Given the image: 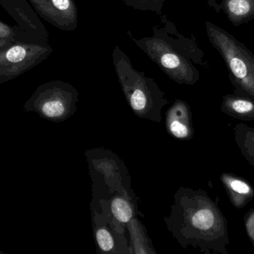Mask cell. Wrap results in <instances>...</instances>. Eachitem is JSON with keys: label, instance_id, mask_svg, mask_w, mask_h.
I'll list each match as a JSON object with an SVG mask.
<instances>
[{"label": "cell", "instance_id": "6da1fadb", "mask_svg": "<svg viewBox=\"0 0 254 254\" xmlns=\"http://www.w3.org/2000/svg\"><path fill=\"white\" fill-rule=\"evenodd\" d=\"M136 46L143 51L172 80L179 85H194L198 73L192 65V41L179 32L176 25L164 14L152 28V35L137 39L128 32Z\"/></svg>", "mask_w": 254, "mask_h": 254}, {"label": "cell", "instance_id": "7a4b0ae2", "mask_svg": "<svg viewBox=\"0 0 254 254\" xmlns=\"http://www.w3.org/2000/svg\"><path fill=\"white\" fill-rule=\"evenodd\" d=\"M169 232L184 249L201 246L216 225V215L198 191L181 187L174 195L170 213L164 219Z\"/></svg>", "mask_w": 254, "mask_h": 254}, {"label": "cell", "instance_id": "3957f363", "mask_svg": "<svg viewBox=\"0 0 254 254\" xmlns=\"http://www.w3.org/2000/svg\"><path fill=\"white\" fill-rule=\"evenodd\" d=\"M113 62L122 92L133 113L140 119L161 123L163 109L169 104L165 92L153 79L134 68L119 46L113 49Z\"/></svg>", "mask_w": 254, "mask_h": 254}, {"label": "cell", "instance_id": "277c9868", "mask_svg": "<svg viewBox=\"0 0 254 254\" xmlns=\"http://www.w3.org/2000/svg\"><path fill=\"white\" fill-rule=\"evenodd\" d=\"M79 92L71 84L61 80L40 85L23 105L24 111L37 113L52 122H64L77 111Z\"/></svg>", "mask_w": 254, "mask_h": 254}, {"label": "cell", "instance_id": "5b68a950", "mask_svg": "<svg viewBox=\"0 0 254 254\" xmlns=\"http://www.w3.org/2000/svg\"><path fill=\"white\" fill-rule=\"evenodd\" d=\"M92 179L93 197L97 201L103 200L106 194L111 196L123 187L130 186L129 176L125 164L116 155L103 149H93L86 153Z\"/></svg>", "mask_w": 254, "mask_h": 254}, {"label": "cell", "instance_id": "8992f818", "mask_svg": "<svg viewBox=\"0 0 254 254\" xmlns=\"http://www.w3.org/2000/svg\"><path fill=\"white\" fill-rule=\"evenodd\" d=\"M212 44L220 52L240 85L254 95V57L233 36L210 22H206Z\"/></svg>", "mask_w": 254, "mask_h": 254}, {"label": "cell", "instance_id": "52a82bcc", "mask_svg": "<svg viewBox=\"0 0 254 254\" xmlns=\"http://www.w3.org/2000/svg\"><path fill=\"white\" fill-rule=\"evenodd\" d=\"M53 52L50 44L14 43L0 49V85L37 67Z\"/></svg>", "mask_w": 254, "mask_h": 254}, {"label": "cell", "instance_id": "ba28073f", "mask_svg": "<svg viewBox=\"0 0 254 254\" xmlns=\"http://www.w3.org/2000/svg\"><path fill=\"white\" fill-rule=\"evenodd\" d=\"M92 207V228L97 248L101 253L131 254L130 243L125 236V225L116 221L107 202Z\"/></svg>", "mask_w": 254, "mask_h": 254}, {"label": "cell", "instance_id": "9c48e42d", "mask_svg": "<svg viewBox=\"0 0 254 254\" xmlns=\"http://www.w3.org/2000/svg\"><path fill=\"white\" fill-rule=\"evenodd\" d=\"M0 5L13 18L17 43L49 44V33L38 13L26 0H0Z\"/></svg>", "mask_w": 254, "mask_h": 254}, {"label": "cell", "instance_id": "30bf717a", "mask_svg": "<svg viewBox=\"0 0 254 254\" xmlns=\"http://www.w3.org/2000/svg\"><path fill=\"white\" fill-rule=\"evenodd\" d=\"M39 16L65 31H73L78 25V11L74 0H28Z\"/></svg>", "mask_w": 254, "mask_h": 254}, {"label": "cell", "instance_id": "8fae6325", "mask_svg": "<svg viewBox=\"0 0 254 254\" xmlns=\"http://www.w3.org/2000/svg\"><path fill=\"white\" fill-rule=\"evenodd\" d=\"M166 129L171 137L188 140L193 136L192 116L188 103L177 99L166 113Z\"/></svg>", "mask_w": 254, "mask_h": 254}, {"label": "cell", "instance_id": "7c38bea8", "mask_svg": "<svg viewBox=\"0 0 254 254\" xmlns=\"http://www.w3.org/2000/svg\"><path fill=\"white\" fill-rule=\"evenodd\" d=\"M107 203L112 216L122 225H127L137 216V201L134 200V194L130 189V186L122 188L115 192Z\"/></svg>", "mask_w": 254, "mask_h": 254}, {"label": "cell", "instance_id": "4fadbf2b", "mask_svg": "<svg viewBox=\"0 0 254 254\" xmlns=\"http://www.w3.org/2000/svg\"><path fill=\"white\" fill-rule=\"evenodd\" d=\"M127 227L129 233L131 254H155L146 228L137 218L130 220Z\"/></svg>", "mask_w": 254, "mask_h": 254}, {"label": "cell", "instance_id": "5bb4252c", "mask_svg": "<svg viewBox=\"0 0 254 254\" xmlns=\"http://www.w3.org/2000/svg\"><path fill=\"white\" fill-rule=\"evenodd\" d=\"M128 7L142 11H152L163 14V7L167 0H119Z\"/></svg>", "mask_w": 254, "mask_h": 254}, {"label": "cell", "instance_id": "9a60e30c", "mask_svg": "<svg viewBox=\"0 0 254 254\" xmlns=\"http://www.w3.org/2000/svg\"><path fill=\"white\" fill-rule=\"evenodd\" d=\"M229 107L234 113L243 116H254V104L245 99H233L230 101Z\"/></svg>", "mask_w": 254, "mask_h": 254}, {"label": "cell", "instance_id": "2e32d148", "mask_svg": "<svg viewBox=\"0 0 254 254\" xmlns=\"http://www.w3.org/2000/svg\"><path fill=\"white\" fill-rule=\"evenodd\" d=\"M230 13L237 16L248 14L251 10V4L248 0H230L228 4Z\"/></svg>", "mask_w": 254, "mask_h": 254}, {"label": "cell", "instance_id": "e0dca14e", "mask_svg": "<svg viewBox=\"0 0 254 254\" xmlns=\"http://www.w3.org/2000/svg\"><path fill=\"white\" fill-rule=\"evenodd\" d=\"M0 38L7 39L13 43H17L16 31L13 25H8L0 19Z\"/></svg>", "mask_w": 254, "mask_h": 254}, {"label": "cell", "instance_id": "ac0fdd59", "mask_svg": "<svg viewBox=\"0 0 254 254\" xmlns=\"http://www.w3.org/2000/svg\"><path fill=\"white\" fill-rule=\"evenodd\" d=\"M228 186L236 193L240 195H249L251 192V187L243 180L232 179L228 181Z\"/></svg>", "mask_w": 254, "mask_h": 254}, {"label": "cell", "instance_id": "d6986e66", "mask_svg": "<svg viewBox=\"0 0 254 254\" xmlns=\"http://www.w3.org/2000/svg\"><path fill=\"white\" fill-rule=\"evenodd\" d=\"M13 43H14L7 40V39L0 38V49H3V48L8 47V46H11Z\"/></svg>", "mask_w": 254, "mask_h": 254}, {"label": "cell", "instance_id": "ffe728a7", "mask_svg": "<svg viewBox=\"0 0 254 254\" xmlns=\"http://www.w3.org/2000/svg\"><path fill=\"white\" fill-rule=\"evenodd\" d=\"M0 254H5L4 252H1V251H0Z\"/></svg>", "mask_w": 254, "mask_h": 254}]
</instances>
